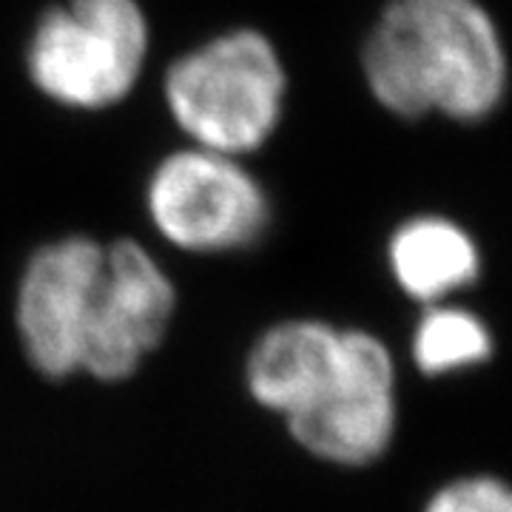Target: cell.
Returning <instances> with one entry per match:
<instances>
[{
    "instance_id": "6da1fadb",
    "label": "cell",
    "mask_w": 512,
    "mask_h": 512,
    "mask_svg": "<svg viewBox=\"0 0 512 512\" xmlns=\"http://www.w3.org/2000/svg\"><path fill=\"white\" fill-rule=\"evenodd\" d=\"M504 52L473 0H393L370 32L365 77L384 109L478 120L504 92Z\"/></svg>"
},
{
    "instance_id": "7a4b0ae2",
    "label": "cell",
    "mask_w": 512,
    "mask_h": 512,
    "mask_svg": "<svg viewBox=\"0 0 512 512\" xmlns=\"http://www.w3.org/2000/svg\"><path fill=\"white\" fill-rule=\"evenodd\" d=\"M163 89L168 114L191 146L245 157L279 128L288 74L268 37L234 29L177 57Z\"/></svg>"
},
{
    "instance_id": "3957f363",
    "label": "cell",
    "mask_w": 512,
    "mask_h": 512,
    "mask_svg": "<svg viewBox=\"0 0 512 512\" xmlns=\"http://www.w3.org/2000/svg\"><path fill=\"white\" fill-rule=\"evenodd\" d=\"M148 20L140 0H66L43 12L26 46V72L63 109L117 106L140 80Z\"/></svg>"
},
{
    "instance_id": "277c9868",
    "label": "cell",
    "mask_w": 512,
    "mask_h": 512,
    "mask_svg": "<svg viewBox=\"0 0 512 512\" xmlns=\"http://www.w3.org/2000/svg\"><path fill=\"white\" fill-rule=\"evenodd\" d=\"M157 234L185 254L254 248L271 228V200L239 157L191 146L163 157L146 185Z\"/></svg>"
},
{
    "instance_id": "5b68a950",
    "label": "cell",
    "mask_w": 512,
    "mask_h": 512,
    "mask_svg": "<svg viewBox=\"0 0 512 512\" xmlns=\"http://www.w3.org/2000/svg\"><path fill=\"white\" fill-rule=\"evenodd\" d=\"M282 424L299 450L333 467H367L382 458L396 433V367L382 339L342 328L330 376Z\"/></svg>"
},
{
    "instance_id": "8992f818",
    "label": "cell",
    "mask_w": 512,
    "mask_h": 512,
    "mask_svg": "<svg viewBox=\"0 0 512 512\" xmlns=\"http://www.w3.org/2000/svg\"><path fill=\"white\" fill-rule=\"evenodd\" d=\"M106 245L83 234L46 242L23 265L15 330L29 367L43 379L80 376Z\"/></svg>"
},
{
    "instance_id": "52a82bcc",
    "label": "cell",
    "mask_w": 512,
    "mask_h": 512,
    "mask_svg": "<svg viewBox=\"0 0 512 512\" xmlns=\"http://www.w3.org/2000/svg\"><path fill=\"white\" fill-rule=\"evenodd\" d=\"M177 316V288L160 259L134 239L109 242L80 376L120 384L160 350Z\"/></svg>"
},
{
    "instance_id": "ba28073f",
    "label": "cell",
    "mask_w": 512,
    "mask_h": 512,
    "mask_svg": "<svg viewBox=\"0 0 512 512\" xmlns=\"http://www.w3.org/2000/svg\"><path fill=\"white\" fill-rule=\"evenodd\" d=\"M342 328L325 319H282L256 336L245 359V390L262 410L291 419L316 396L339 359Z\"/></svg>"
},
{
    "instance_id": "9c48e42d",
    "label": "cell",
    "mask_w": 512,
    "mask_h": 512,
    "mask_svg": "<svg viewBox=\"0 0 512 512\" xmlns=\"http://www.w3.org/2000/svg\"><path fill=\"white\" fill-rule=\"evenodd\" d=\"M390 268L404 293L421 302H439L441 296L476 279L478 254L473 239L458 225L421 217L393 234Z\"/></svg>"
},
{
    "instance_id": "30bf717a",
    "label": "cell",
    "mask_w": 512,
    "mask_h": 512,
    "mask_svg": "<svg viewBox=\"0 0 512 512\" xmlns=\"http://www.w3.org/2000/svg\"><path fill=\"white\" fill-rule=\"evenodd\" d=\"M413 356L421 373L441 376L458 367L484 362L490 356V333L473 313L433 308L416 328Z\"/></svg>"
},
{
    "instance_id": "8fae6325",
    "label": "cell",
    "mask_w": 512,
    "mask_h": 512,
    "mask_svg": "<svg viewBox=\"0 0 512 512\" xmlns=\"http://www.w3.org/2000/svg\"><path fill=\"white\" fill-rule=\"evenodd\" d=\"M424 512H512V490L495 478H464L444 487Z\"/></svg>"
}]
</instances>
